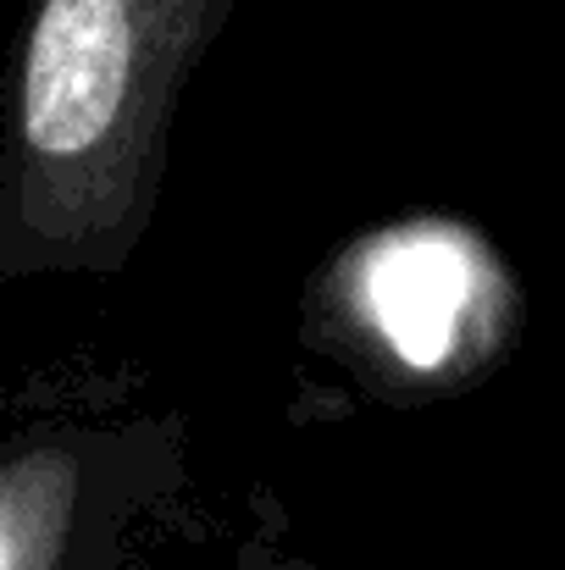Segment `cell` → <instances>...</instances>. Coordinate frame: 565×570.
Segmentation results:
<instances>
[{
  "label": "cell",
  "mask_w": 565,
  "mask_h": 570,
  "mask_svg": "<svg viewBox=\"0 0 565 570\" xmlns=\"http://www.w3.org/2000/svg\"><path fill=\"white\" fill-rule=\"evenodd\" d=\"M222 6L33 0L0 156V283L128 266L156 210L173 106Z\"/></svg>",
  "instance_id": "6da1fadb"
},
{
  "label": "cell",
  "mask_w": 565,
  "mask_h": 570,
  "mask_svg": "<svg viewBox=\"0 0 565 570\" xmlns=\"http://www.w3.org/2000/svg\"><path fill=\"white\" fill-rule=\"evenodd\" d=\"M355 311L410 372L466 366L483 350V294L499 283L477 238L449 222L377 233L355 255Z\"/></svg>",
  "instance_id": "7a4b0ae2"
},
{
  "label": "cell",
  "mask_w": 565,
  "mask_h": 570,
  "mask_svg": "<svg viewBox=\"0 0 565 570\" xmlns=\"http://www.w3.org/2000/svg\"><path fill=\"white\" fill-rule=\"evenodd\" d=\"M0 570H117V488L95 443L0 449Z\"/></svg>",
  "instance_id": "3957f363"
},
{
  "label": "cell",
  "mask_w": 565,
  "mask_h": 570,
  "mask_svg": "<svg viewBox=\"0 0 565 570\" xmlns=\"http://www.w3.org/2000/svg\"><path fill=\"white\" fill-rule=\"evenodd\" d=\"M227 570H311V566H300V560H277V554H244L238 566H227Z\"/></svg>",
  "instance_id": "277c9868"
}]
</instances>
